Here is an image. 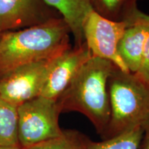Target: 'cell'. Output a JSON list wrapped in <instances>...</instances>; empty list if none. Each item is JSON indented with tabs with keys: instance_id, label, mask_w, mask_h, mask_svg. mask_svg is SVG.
Masks as SVG:
<instances>
[{
	"instance_id": "cell-2",
	"label": "cell",
	"mask_w": 149,
	"mask_h": 149,
	"mask_svg": "<svg viewBox=\"0 0 149 149\" xmlns=\"http://www.w3.org/2000/svg\"><path fill=\"white\" fill-rule=\"evenodd\" d=\"M115 67L107 59L91 57L57 100L61 113H80L105 136L111 116L108 81Z\"/></svg>"
},
{
	"instance_id": "cell-6",
	"label": "cell",
	"mask_w": 149,
	"mask_h": 149,
	"mask_svg": "<svg viewBox=\"0 0 149 149\" xmlns=\"http://www.w3.org/2000/svg\"><path fill=\"white\" fill-rule=\"evenodd\" d=\"M51 59L22 65L1 76L0 97L18 107L40 96Z\"/></svg>"
},
{
	"instance_id": "cell-17",
	"label": "cell",
	"mask_w": 149,
	"mask_h": 149,
	"mask_svg": "<svg viewBox=\"0 0 149 149\" xmlns=\"http://www.w3.org/2000/svg\"><path fill=\"white\" fill-rule=\"evenodd\" d=\"M144 128V133H145L144 149H149V120L143 126Z\"/></svg>"
},
{
	"instance_id": "cell-11",
	"label": "cell",
	"mask_w": 149,
	"mask_h": 149,
	"mask_svg": "<svg viewBox=\"0 0 149 149\" xmlns=\"http://www.w3.org/2000/svg\"><path fill=\"white\" fill-rule=\"evenodd\" d=\"M93 10L114 22L130 21L138 9L137 0H89Z\"/></svg>"
},
{
	"instance_id": "cell-18",
	"label": "cell",
	"mask_w": 149,
	"mask_h": 149,
	"mask_svg": "<svg viewBox=\"0 0 149 149\" xmlns=\"http://www.w3.org/2000/svg\"><path fill=\"white\" fill-rule=\"evenodd\" d=\"M0 149H22L20 148L19 146H16V147H1Z\"/></svg>"
},
{
	"instance_id": "cell-7",
	"label": "cell",
	"mask_w": 149,
	"mask_h": 149,
	"mask_svg": "<svg viewBox=\"0 0 149 149\" xmlns=\"http://www.w3.org/2000/svg\"><path fill=\"white\" fill-rule=\"evenodd\" d=\"M91 57L84 44L80 47H70L52 58L40 96L57 101Z\"/></svg>"
},
{
	"instance_id": "cell-8",
	"label": "cell",
	"mask_w": 149,
	"mask_h": 149,
	"mask_svg": "<svg viewBox=\"0 0 149 149\" xmlns=\"http://www.w3.org/2000/svg\"><path fill=\"white\" fill-rule=\"evenodd\" d=\"M61 17L44 0H0V32L17 31Z\"/></svg>"
},
{
	"instance_id": "cell-4",
	"label": "cell",
	"mask_w": 149,
	"mask_h": 149,
	"mask_svg": "<svg viewBox=\"0 0 149 149\" xmlns=\"http://www.w3.org/2000/svg\"><path fill=\"white\" fill-rule=\"evenodd\" d=\"M18 141L22 149L34 146L63 134L61 113L56 100L39 96L17 107Z\"/></svg>"
},
{
	"instance_id": "cell-13",
	"label": "cell",
	"mask_w": 149,
	"mask_h": 149,
	"mask_svg": "<svg viewBox=\"0 0 149 149\" xmlns=\"http://www.w3.org/2000/svg\"><path fill=\"white\" fill-rule=\"evenodd\" d=\"M144 136L143 126H137L102 141L88 139L86 149H138Z\"/></svg>"
},
{
	"instance_id": "cell-5",
	"label": "cell",
	"mask_w": 149,
	"mask_h": 149,
	"mask_svg": "<svg viewBox=\"0 0 149 149\" xmlns=\"http://www.w3.org/2000/svg\"><path fill=\"white\" fill-rule=\"evenodd\" d=\"M128 26V22L111 21L91 10L82 26L84 42L91 56L107 59L122 71L130 72L118 53L119 42Z\"/></svg>"
},
{
	"instance_id": "cell-12",
	"label": "cell",
	"mask_w": 149,
	"mask_h": 149,
	"mask_svg": "<svg viewBox=\"0 0 149 149\" xmlns=\"http://www.w3.org/2000/svg\"><path fill=\"white\" fill-rule=\"evenodd\" d=\"M16 146H19L17 107L0 97V148Z\"/></svg>"
},
{
	"instance_id": "cell-10",
	"label": "cell",
	"mask_w": 149,
	"mask_h": 149,
	"mask_svg": "<svg viewBox=\"0 0 149 149\" xmlns=\"http://www.w3.org/2000/svg\"><path fill=\"white\" fill-rule=\"evenodd\" d=\"M51 8L60 14L73 35L74 47L85 44L82 26L86 17L93 10L89 0H44Z\"/></svg>"
},
{
	"instance_id": "cell-3",
	"label": "cell",
	"mask_w": 149,
	"mask_h": 149,
	"mask_svg": "<svg viewBox=\"0 0 149 149\" xmlns=\"http://www.w3.org/2000/svg\"><path fill=\"white\" fill-rule=\"evenodd\" d=\"M111 116L105 137H115L149 120V85L137 74L115 67L109 81Z\"/></svg>"
},
{
	"instance_id": "cell-14",
	"label": "cell",
	"mask_w": 149,
	"mask_h": 149,
	"mask_svg": "<svg viewBox=\"0 0 149 149\" xmlns=\"http://www.w3.org/2000/svg\"><path fill=\"white\" fill-rule=\"evenodd\" d=\"M88 139L75 130H66L61 136L26 149H86Z\"/></svg>"
},
{
	"instance_id": "cell-19",
	"label": "cell",
	"mask_w": 149,
	"mask_h": 149,
	"mask_svg": "<svg viewBox=\"0 0 149 149\" xmlns=\"http://www.w3.org/2000/svg\"><path fill=\"white\" fill-rule=\"evenodd\" d=\"M1 34H2V33L0 32V40H1Z\"/></svg>"
},
{
	"instance_id": "cell-15",
	"label": "cell",
	"mask_w": 149,
	"mask_h": 149,
	"mask_svg": "<svg viewBox=\"0 0 149 149\" xmlns=\"http://www.w3.org/2000/svg\"><path fill=\"white\" fill-rule=\"evenodd\" d=\"M135 74H137L142 81L149 85V35L145 44L144 55L140 68Z\"/></svg>"
},
{
	"instance_id": "cell-16",
	"label": "cell",
	"mask_w": 149,
	"mask_h": 149,
	"mask_svg": "<svg viewBox=\"0 0 149 149\" xmlns=\"http://www.w3.org/2000/svg\"><path fill=\"white\" fill-rule=\"evenodd\" d=\"M135 22H143V23L149 24V15H147L146 13H144L141 12V11L138 8L135 11V13H134L133 16L132 17V18L130 19V20L129 21V24H131Z\"/></svg>"
},
{
	"instance_id": "cell-9",
	"label": "cell",
	"mask_w": 149,
	"mask_h": 149,
	"mask_svg": "<svg viewBox=\"0 0 149 149\" xmlns=\"http://www.w3.org/2000/svg\"><path fill=\"white\" fill-rule=\"evenodd\" d=\"M148 35L149 24L135 22L126 28L119 42V55L131 73H137L140 68Z\"/></svg>"
},
{
	"instance_id": "cell-1",
	"label": "cell",
	"mask_w": 149,
	"mask_h": 149,
	"mask_svg": "<svg viewBox=\"0 0 149 149\" xmlns=\"http://www.w3.org/2000/svg\"><path fill=\"white\" fill-rule=\"evenodd\" d=\"M70 29L62 17L17 31L2 33L0 77L17 67L48 60L71 47Z\"/></svg>"
}]
</instances>
